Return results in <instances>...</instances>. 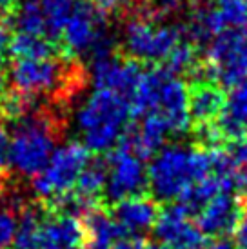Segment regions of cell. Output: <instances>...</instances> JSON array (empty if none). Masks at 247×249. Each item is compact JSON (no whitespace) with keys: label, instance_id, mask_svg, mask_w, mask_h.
<instances>
[{"label":"cell","instance_id":"19","mask_svg":"<svg viewBox=\"0 0 247 249\" xmlns=\"http://www.w3.org/2000/svg\"><path fill=\"white\" fill-rule=\"evenodd\" d=\"M7 53L13 56V60H38V58H51V56L64 55V51L58 44L48 40L46 36H33V35H17L9 42Z\"/></svg>","mask_w":247,"mask_h":249},{"label":"cell","instance_id":"6","mask_svg":"<svg viewBox=\"0 0 247 249\" xmlns=\"http://www.w3.org/2000/svg\"><path fill=\"white\" fill-rule=\"evenodd\" d=\"M184 38V24L164 26L151 18L131 17L122 33V55L140 64L164 62Z\"/></svg>","mask_w":247,"mask_h":249},{"label":"cell","instance_id":"7","mask_svg":"<svg viewBox=\"0 0 247 249\" xmlns=\"http://www.w3.org/2000/svg\"><path fill=\"white\" fill-rule=\"evenodd\" d=\"M211 82L234 88L247 76V28L226 29L207 44L202 66Z\"/></svg>","mask_w":247,"mask_h":249},{"label":"cell","instance_id":"16","mask_svg":"<svg viewBox=\"0 0 247 249\" xmlns=\"http://www.w3.org/2000/svg\"><path fill=\"white\" fill-rule=\"evenodd\" d=\"M82 226L86 249H113L118 242L129 238L109 211L100 206L86 214Z\"/></svg>","mask_w":247,"mask_h":249},{"label":"cell","instance_id":"9","mask_svg":"<svg viewBox=\"0 0 247 249\" xmlns=\"http://www.w3.org/2000/svg\"><path fill=\"white\" fill-rule=\"evenodd\" d=\"M106 162H107V182L104 195L111 206L131 196L145 195L147 169L140 157L118 145L107 153Z\"/></svg>","mask_w":247,"mask_h":249},{"label":"cell","instance_id":"2","mask_svg":"<svg viewBox=\"0 0 247 249\" xmlns=\"http://www.w3.org/2000/svg\"><path fill=\"white\" fill-rule=\"evenodd\" d=\"M209 175H213L211 147L167 145L147 167V187L155 200L175 202Z\"/></svg>","mask_w":247,"mask_h":249},{"label":"cell","instance_id":"17","mask_svg":"<svg viewBox=\"0 0 247 249\" xmlns=\"http://www.w3.org/2000/svg\"><path fill=\"white\" fill-rule=\"evenodd\" d=\"M106 182H107V162H106V157L104 159H91L89 164L84 167V171L76 180L73 193L80 200L89 204L91 208H98V202H100L104 189H106Z\"/></svg>","mask_w":247,"mask_h":249},{"label":"cell","instance_id":"18","mask_svg":"<svg viewBox=\"0 0 247 249\" xmlns=\"http://www.w3.org/2000/svg\"><path fill=\"white\" fill-rule=\"evenodd\" d=\"M4 24L17 33L33 36H46V18L42 13L40 0H24L4 17ZM49 40V38H48Z\"/></svg>","mask_w":247,"mask_h":249},{"label":"cell","instance_id":"35","mask_svg":"<svg viewBox=\"0 0 247 249\" xmlns=\"http://www.w3.org/2000/svg\"><path fill=\"white\" fill-rule=\"evenodd\" d=\"M238 180H240L242 187H244V189H246V191H247V173L242 175V177H240V178H238Z\"/></svg>","mask_w":247,"mask_h":249},{"label":"cell","instance_id":"21","mask_svg":"<svg viewBox=\"0 0 247 249\" xmlns=\"http://www.w3.org/2000/svg\"><path fill=\"white\" fill-rule=\"evenodd\" d=\"M76 0H40V7L46 18V38L60 46L62 31L73 13Z\"/></svg>","mask_w":247,"mask_h":249},{"label":"cell","instance_id":"27","mask_svg":"<svg viewBox=\"0 0 247 249\" xmlns=\"http://www.w3.org/2000/svg\"><path fill=\"white\" fill-rule=\"evenodd\" d=\"M234 235H236V242L240 244L242 249H247V206L244 209V213H242L238 226L234 229Z\"/></svg>","mask_w":247,"mask_h":249},{"label":"cell","instance_id":"29","mask_svg":"<svg viewBox=\"0 0 247 249\" xmlns=\"http://www.w3.org/2000/svg\"><path fill=\"white\" fill-rule=\"evenodd\" d=\"M9 42H11V36H9V28H7L4 22H0V64L4 60V55L9 49Z\"/></svg>","mask_w":247,"mask_h":249},{"label":"cell","instance_id":"20","mask_svg":"<svg viewBox=\"0 0 247 249\" xmlns=\"http://www.w3.org/2000/svg\"><path fill=\"white\" fill-rule=\"evenodd\" d=\"M162 70H165L173 76H178V78L184 75H198L202 70V62H200L196 44L182 40L171 51V55L162 62Z\"/></svg>","mask_w":247,"mask_h":249},{"label":"cell","instance_id":"14","mask_svg":"<svg viewBox=\"0 0 247 249\" xmlns=\"http://www.w3.org/2000/svg\"><path fill=\"white\" fill-rule=\"evenodd\" d=\"M187 89H189V115L194 122V129H206L214 125L227 102L224 88L216 82L198 78L191 86H187Z\"/></svg>","mask_w":247,"mask_h":249},{"label":"cell","instance_id":"13","mask_svg":"<svg viewBox=\"0 0 247 249\" xmlns=\"http://www.w3.org/2000/svg\"><path fill=\"white\" fill-rule=\"evenodd\" d=\"M246 206V196H234L233 191L220 193L200 209L194 224L206 236L227 238V235L234 233Z\"/></svg>","mask_w":247,"mask_h":249},{"label":"cell","instance_id":"32","mask_svg":"<svg viewBox=\"0 0 247 249\" xmlns=\"http://www.w3.org/2000/svg\"><path fill=\"white\" fill-rule=\"evenodd\" d=\"M17 4H18V0H0V15L6 17Z\"/></svg>","mask_w":247,"mask_h":249},{"label":"cell","instance_id":"24","mask_svg":"<svg viewBox=\"0 0 247 249\" xmlns=\"http://www.w3.org/2000/svg\"><path fill=\"white\" fill-rule=\"evenodd\" d=\"M17 226L18 220L13 209H0V249H11Z\"/></svg>","mask_w":247,"mask_h":249},{"label":"cell","instance_id":"30","mask_svg":"<svg viewBox=\"0 0 247 249\" xmlns=\"http://www.w3.org/2000/svg\"><path fill=\"white\" fill-rule=\"evenodd\" d=\"M140 246H142V238H125L113 249H140Z\"/></svg>","mask_w":247,"mask_h":249},{"label":"cell","instance_id":"1","mask_svg":"<svg viewBox=\"0 0 247 249\" xmlns=\"http://www.w3.org/2000/svg\"><path fill=\"white\" fill-rule=\"evenodd\" d=\"M9 80L13 91L31 100L51 98L60 104L75 95L86 84V71L78 60L66 55L13 60L9 66Z\"/></svg>","mask_w":247,"mask_h":249},{"label":"cell","instance_id":"3","mask_svg":"<svg viewBox=\"0 0 247 249\" xmlns=\"http://www.w3.org/2000/svg\"><path fill=\"white\" fill-rule=\"evenodd\" d=\"M11 124L9 164L20 175L35 178L55 153V144L64 127L60 115L48 107H35Z\"/></svg>","mask_w":247,"mask_h":249},{"label":"cell","instance_id":"25","mask_svg":"<svg viewBox=\"0 0 247 249\" xmlns=\"http://www.w3.org/2000/svg\"><path fill=\"white\" fill-rule=\"evenodd\" d=\"M104 15H122L129 17L131 11L135 9L138 0H91Z\"/></svg>","mask_w":247,"mask_h":249},{"label":"cell","instance_id":"28","mask_svg":"<svg viewBox=\"0 0 247 249\" xmlns=\"http://www.w3.org/2000/svg\"><path fill=\"white\" fill-rule=\"evenodd\" d=\"M229 98L247 106V76L242 80V82H238L236 86H234L233 91H231V95H229Z\"/></svg>","mask_w":247,"mask_h":249},{"label":"cell","instance_id":"4","mask_svg":"<svg viewBox=\"0 0 247 249\" xmlns=\"http://www.w3.org/2000/svg\"><path fill=\"white\" fill-rule=\"evenodd\" d=\"M131 104L124 97L107 89H96L76 111V129L80 144L89 153L115 149L129 127Z\"/></svg>","mask_w":247,"mask_h":249},{"label":"cell","instance_id":"15","mask_svg":"<svg viewBox=\"0 0 247 249\" xmlns=\"http://www.w3.org/2000/svg\"><path fill=\"white\" fill-rule=\"evenodd\" d=\"M107 211L129 236L140 235L151 229L158 218L160 206L149 195H138V196H131L113 204L107 208Z\"/></svg>","mask_w":247,"mask_h":249},{"label":"cell","instance_id":"23","mask_svg":"<svg viewBox=\"0 0 247 249\" xmlns=\"http://www.w3.org/2000/svg\"><path fill=\"white\" fill-rule=\"evenodd\" d=\"M224 149L229 166L234 169H247V135L220 145Z\"/></svg>","mask_w":247,"mask_h":249},{"label":"cell","instance_id":"11","mask_svg":"<svg viewBox=\"0 0 247 249\" xmlns=\"http://www.w3.org/2000/svg\"><path fill=\"white\" fill-rule=\"evenodd\" d=\"M155 115L164 120L171 137L184 135L191 125V115H189V89L182 78L169 75L164 70V76L160 80L155 98L153 111Z\"/></svg>","mask_w":247,"mask_h":249},{"label":"cell","instance_id":"12","mask_svg":"<svg viewBox=\"0 0 247 249\" xmlns=\"http://www.w3.org/2000/svg\"><path fill=\"white\" fill-rule=\"evenodd\" d=\"M142 73H144L142 64L117 53L91 64V78L96 89L113 91L125 98L129 104Z\"/></svg>","mask_w":247,"mask_h":249},{"label":"cell","instance_id":"8","mask_svg":"<svg viewBox=\"0 0 247 249\" xmlns=\"http://www.w3.org/2000/svg\"><path fill=\"white\" fill-rule=\"evenodd\" d=\"M89 160L91 153L80 142L60 145L51 155L46 167L33 178L35 193L44 202L71 193L84 167L89 164Z\"/></svg>","mask_w":247,"mask_h":249},{"label":"cell","instance_id":"33","mask_svg":"<svg viewBox=\"0 0 247 249\" xmlns=\"http://www.w3.org/2000/svg\"><path fill=\"white\" fill-rule=\"evenodd\" d=\"M140 249H169L165 244L158 242V240H142V246H140Z\"/></svg>","mask_w":247,"mask_h":249},{"label":"cell","instance_id":"26","mask_svg":"<svg viewBox=\"0 0 247 249\" xmlns=\"http://www.w3.org/2000/svg\"><path fill=\"white\" fill-rule=\"evenodd\" d=\"M9 145H11V139L7 135L6 127L0 124V178H4L7 175V167H9Z\"/></svg>","mask_w":247,"mask_h":249},{"label":"cell","instance_id":"10","mask_svg":"<svg viewBox=\"0 0 247 249\" xmlns=\"http://www.w3.org/2000/svg\"><path fill=\"white\" fill-rule=\"evenodd\" d=\"M155 236L169 249H207L209 240L191 220V213L178 202L160 209L155 222Z\"/></svg>","mask_w":247,"mask_h":249},{"label":"cell","instance_id":"34","mask_svg":"<svg viewBox=\"0 0 247 249\" xmlns=\"http://www.w3.org/2000/svg\"><path fill=\"white\" fill-rule=\"evenodd\" d=\"M6 93V73L0 68V97Z\"/></svg>","mask_w":247,"mask_h":249},{"label":"cell","instance_id":"22","mask_svg":"<svg viewBox=\"0 0 247 249\" xmlns=\"http://www.w3.org/2000/svg\"><path fill=\"white\" fill-rule=\"evenodd\" d=\"M226 29L247 28V0H214Z\"/></svg>","mask_w":247,"mask_h":249},{"label":"cell","instance_id":"5","mask_svg":"<svg viewBox=\"0 0 247 249\" xmlns=\"http://www.w3.org/2000/svg\"><path fill=\"white\" fill-rule=\"evenodd\" d=\"M107 15H104L91 0H76L60 36L64 55L78 60L88 55L91 64L117 53V42L107 33Z\"/></svg>","mask_w":247,"mask_h":249},{"label":"cell","instance_id":"31","mask_svg":"<svg viewBox=\"0 0 247 249\" xmlns=\"http://www.w3.org/2000/svg\"><path fill=\"white\" fill-rule=\"evenodd\" d=\"M207 249H234V244L229 238H216L214 242H209Z\"/></svg>","mask_w":247,"mask_h":249}]
</instances>
